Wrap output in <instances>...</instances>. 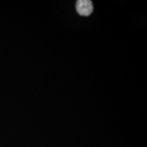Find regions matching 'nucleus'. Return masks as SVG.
I'll return each mask as SVG.
<instances>
[{
    "label": "nucleus",
    "instance_id": "obj_1",
    "mask_svg": "<svg viewBox=\"0 0 147 147\" xmlns=\"http://www.w3.org/2000/svg\"><path fill=\"white\" fill-rule=\"evenodd\" d=\"M77 12L81 16H89L93 11V5L89 0H79L76 4Z\"/></svg>",
    "mask_w": 147,
    "mask_h": 147
}]
</instances>
